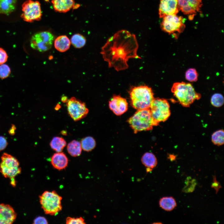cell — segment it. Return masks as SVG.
I'll list each match as a JSON object with an SVG mask.
<instances>
[{"label":"cell","instance_id":"12","mask_svg":"<svg viewBox=\"0 0 224 224\" xmlns=\"http://www.w3.org/2000/svg\"><path fill=\"white\" fill-rule=\"evenodd\" d=\"M179 10L184 14L189 15L192 19L195 14L199 12L202 5V0H177Z\"/></svg>","mask_w":224,"mask_h":224},{"label":"cell","instance_id":"16","mask_svg":"<svg viewBox=\"0 0 224 224\" xmlns=\"http://www.w3.org/2000/svg\"><path fill=\"white\" fill-rule=\"evenodd\" d=\"M51 163L54 168L61 170L65 169L68 166V159L63 152H57L54 153L51 157Z\"/></svg>","mask_w":224,"mask_h":224},{"label":"cell","instance_id":"6","mask_svg":"<svg viewBox=\"0 0 224 224\" xmlns=\"http://www.w3.org/2000/svg\"><path fill=\"white\" fill-rule=\"evenodd\" d=\"M39 199L41 208L46 214L55 215L62 210V198L55 191H44Z\"/></svg>","mask_w":224,"mask_h":224},{"label":"cell","instance_id":"5","mask_svg":"<svg viewBox=\"0 0 224 224\" xmlns=\"http://www.w3.org/2000/svg\"><path fill=\"white\" fill-rule=\"evenodd\" d=\"M21 169L18 160L14 156L4 153L1 157L0 172L6 178H9L13 187L16 185L15 177L21 174Z\"/></svg>","mask_w":224,"mask_h":224},{"label":"cell","instance_id":"1","mask_svg":"<svg viewBox=\"0 0 224 224\" xmlns=\"http://www.w3.org/2000/svg\"><path fill=\"white\" fill-rule=\"evenodd\" d=\"M138 48L135 35L123 30L108 40L100 53L109 67L119 71L128 68L127 62L129 58H140L137 54Z\"/></svg>","mask_w":224,"mask_h":224},{"label":"cell","instance_id":"37","mask_svg":"<svg viewBox=\"0 0 224 224\" xmlns=\"http://www.w3.org/2000/svg\"><path fill=\"white\" fill-rule=\"evenodd\" d=\"M61 100L63 102L65 103L67 102L68 100L67 96H64L62 97Z\"/></svg>","mask_w":224,"mask_h":224},{"label":"cell","instance_id":"4","mask_svg":"<svg viewBox=\"0 0 224 224\" xmlns=\"http://www.w3.org/2000/svg\"><path fill=\"white\" fill-rule=\"evenodd\" d=\"M171 91L179 103L184 107H189L195 100L201 97V95L197 93L192 85L189 83H175Z\"/></svg>","mask_w":224,"mask_h":224},{"label":"cell","instance_id":"10","mask_svg":"<svg viewBox=\"0 0 224 224\" xmlns=\"http://www.w3.org/2000/svg\"><path fill=\"white\" fill-rule=\"evenodd\" d=\"M163 18L161 27L163 31L169 34L182 32L185 28L184 19L176 14L166 16Z\"/></svg>","mask_w":224,"mask_h":224},{"label":"cell","instance_id":"14","mask_svg":"<svg viewBox=\"0 0 224 224\" xmlns=\"http://www.w3.org/2000/svg\"><path fill=\"white\" fill-rule=\"evenodd\" d=\"M177 0H160L159 9V17L176 14L179 12Z\"/></svg>","mask_w":224,"mask_h":224},{"label":"cell","instance_id":"28","mask_svg":"<svg viewBox=\"0 0 224 224\" xmlns=\"http://www.w3.org/2000/svg\"><path fill=\"white\" fill-rule=\"evenodd\" d=\"M185 182L186 185L183 188V191L185 193H190L193 191L196 184L195 180L188 177Z\"/></svg>","mask_w":224,"mask_h":224},{"label":"cell","instance_id":"23","mask_svg":"<svg viewBox=\"0 0 224 224\" xmlns=\"http://www.w3.org/2000/svg\"><path fill=\"white\" fill-rule=\"evenodd\" d=\"M66 145V142L64 139L59 137H54L50 143L51 148L57 152H62Z\"/></svg>","mask_w":224,"mask_h":224},{"label":"cell","instance_id":"20","mask_svg":"<svg viewBox=\"0 0 224 224\" xmlns=\"http://www.w3.org/2000/svg\"><path fill=\"white\" fill-rule=\"evenodd\" d=\"M54 43L55 48L61 52H64L68 50L71 44L69 39L65 35L58 36L55 39Z\"/></svg>","mask_w":224,"mask_h":224},{"label":"cell","instance_id":"33","mask_svg":"<svg viewBox=\"0 0 224 224\" xmlns=\"http://www.w3.org/2000/svg\"><path fill=\"white\" fill-rule=\"evenodd\" d=\"M213 182L212 184L211 187L215 189L216 192V194H217L219 189L222 188V187L220 183L217 180L215 175L213 176Z\"/></svg>","mask_w":224,"mask_h":224},{"label":"cell","instance_id":"38","mask_svg":"<svg viewBox=\"0 0 224 224\" xmlns=\"http://www.w3.org/2000/svg\"><path fill=\"white\" fill-rule=\"evenodd\" d=\"M175 156L174 155H170L169 156V159L171 161L174 160L175 159Z\"/></svg>","mask_w":224,"mask_h":224},{"label":"cell","instance_id":"36","mask_svg":"<svg viewBox=\"0 0 224 224\" xmlns=\"http://www.w3.org/2000/svg\"><path fill=\"white\" fill-rule=\"evenodd\" d=\"M16 128L14 124L12 125L11 128L8 131L9 133L12 135H14L15 133Z\"/></svg>","mask_w":224,"mask_h":224},{"label":"cell","instance_id":"7","mask_svg":"<svg viewBox=\"0 0 224 224\" xmlns=\"http://www.w3.org/2000/svg\"><path fill=\"white\" fill-rule=\"evenodd\" d=\"M149 109L152 117L159 124L166 121L170 115L169 103L164 99L154 98Z\"/></svg>","mask_w":224,"mask_h":224},{"label":"cell","instance_id":"15","mask_svg":"<svg viewBox=\"0 0 224 224\" xmlns=\"http://www.w3.org/2000/svg\"><path fill=\"white\" fill-rule=\"evenodd\" d=\"M17 214L10 205L0 204V224H11L16 219Z\"/></svg>","mask_w":224,"mask_h":224},{"label":"cell","instance_id":"3","mask_svg":"<svg viewBox=\"0 0 224 224\" xmlns=\"http://www.w3.org/2000/svg\"><path fill=\"white\" fill-rule=\"evenodd\" d=\"M127 122L135 133L151 130L159 124L152 117L149 108L137 110Z\"/></svg>","mask_w":224,"mask_h":224},{"label":"cell","instance_id":"24","mask_svg":"<svg viewBox=\"0 0 224 224\" xmlns=\"http://www.w3.org/2000/svg\"><path fill=\"white\" fill-rule=\"evenodd\" d=\"M80 143L82 149L87 152L93 149L96 145L95 140L91 136H87L83 138Z\"/></svg>","mask_w":224,"mask_h":224},{"label":"cell","instance_id":"39","mask_svg":"<svg viewBox=\"0 0 224 224\" xmlns=\"http://www.w3.org/2000/svg\"><path fill=\"white\" fill-rule=\"evenodd\" d=\"M61 106L59 104H57L55 107L56 110H58L61 108Z\"/></svg>","mask_w":224,"mask_h":224},{"label":"cell","instance_id":"2","mask_svg":"<svg viewBox=\"0 0 224 224\" xmlns=\"http://www.w3.org/2000/svg\"><path fill=\"white\" fill-rule=\"evenodd\" d=\"M129 93L131 105L137 110L149 108L154 98L151 88L146 85L132 87Z\"/></svg>","mask_w":224,"mask_h":224},{"label":"cell","instance_id":"17","mask_svg":"<svg viewBox=\"0 0 224 224\" xmlns=\"http://www.w3.org/2000/svg\"><path fill=\"white\" fill-rule=\"evenodd\" d=\"M51 2L54 10L60 13L68 12L75 3L74 0H52Z\"/></svg>","mask_w":224,"mask_h":224},{"label":"cell","instance_id":"25","mask_svg":"<svg viewBox=\"0 0 224 224\" xmlns=\"http://www.w3.org/2000/svg\"><path fill=\"white\" fill-rule=\"evenodd\" d=\"M70 42L72 45L77 48H81L85 44L86 40L85 38L79 34L73 35L71 38Z\"/></svg>","mask_w":224,"mask_h":224},{"label":"cell","instance_id":"19","mask_svg":"<svg viewBox=\"0 0 224 224\" xmlns=\"http://www.w3.org/2000/svg\"><path fill=\"white\" fill-rule=\"evenodd\" d=\"M18 0H0V14L8 15L16 9Z\"/></svg>","mask_w":224,"mask_h":224},{"label":"cell","instance_id":"32","mask_svg":"<svg viewBox=\"0 0 224 224\" xmlns=\"http://www.w3.org/2000/svg\"><path fill=\"white\" fill-rule=\"evenodd\" d=\"M8 56L6 51L0 48V65L5 63L7 60Z\"/></svg>","mask_w":224,"mask_h":224},{"label":"cell","instance_id":"35","mask_svg":"<svg viewBox=\"0 0 224 224\" xmlns=\"http://www.w3.org/2000/svg\"><path fill=\"white\" fill-rule=\"evenodd\" d=\"M8 145V142L6 138L2 136H0V151L5 149Z\"/></svg>","mask_w":224,"mask_h":224},{"label":"cell","instance_id":"9","mask_svg":"<svg viewBox=\"0 0 224 224\" xmlns=\"http://www.w3.org/2000/svg\"><path fill=\"white\" fill-rule=\"evenodd\" d=\"M21 18L25 21L32 22L40 20L42 16L41 5L38 1L27 0L22 5Z\"/></svg>","mask_w":224,"mask_h":224},{"label":"cell","instance_id":"31","mask_svg":"<svg viewBox=\"0 0 224 224\" xmlns=\"http://www.w3.org/2000/svg\"><path fill=\"white\" fill-rule=\"evenodd\" d=\"M66 222L68 224H86L84 219L81 217L77 218L68 217L66 218Z\"/></svg>","mask_w":224,"mask_h":224},{"label":"cell","instance_id":"21","mask_svg":"<svg viewBox=\"0 0 224 224\" xmlns=\"http://www.w3.org/2000/svg\"><path fill=\"white\" fill-rule=\"evenodd\" d=\"M159 204L161 208L167 211H172L177 206L175 199L172 197H162L160 200Z\"/></svg>","mask_w":224,"mask_h":224},{"label":"cell","instance_id":"22","mask_svg":"<svg viewBox=\"0 0 224 224\" xmlns=\"http://www.w3.org/2000/svg\"><path fill=\"white\" fill-rule=\"evenodd\" d=\"M67 150L69 154L72 156H79L82 151L80 142L76 140L71 141L68 144Z\"/></svg>","mask_w":224,"mask_h":224},{"label":"cell","instance_id":"27","mask_svg":"<svg viewBox=\"0 0 224 224\" xmlns=\"http://www.w3.org/2000/svg\"><path fill=\"white\" fill-rule=\"evenodd\" d=\"M224 102L223 96L220 93H215L212 95L211 99V104L215 107H219L222 106Z\"/></svg>","mask_w":224,"mask_h":224},{"label":"cell","instance_id":"26","mask_svg":"<svg viewBox=\"0 0 224 224\" xmlns=\"http://www.w3.org/2000/svg\"><path fill=\"white\" fill-rule=\"evenodd\" d=\"M213 143L218 146H221L224 142V133L223 129L217 130L213 133L211 137Z\"/></svg>","mask_w":224,"mask_h":224},{"label":"cell","instance_id":"29","mask_svg":"<svg viewBox=\"0 0 224 224\" xmlns=\"http://www.w3.org/2000/svg\"><path fill=\"white\" fill-rule=\"evenodd\" d=\"M198 77V74L196 70L194 68L188 69L185 72V78L190 82L197 81Z\"/></svg>","mask_w":224,"mask_h":224},{"label":"cell","instance_id":"18","mask_svg":"<svg viewBox=\"0 0 224 224\" xmlns=\"http://www.w3.org/2000/svg\"><path fill=\"white\" fill-rule=\"evenodd\" d=\"M141 161L142 164L146 167L147 172L152 171L156 167L157 163L156 156L151 152L145 153L142 156Z\"/></svg>","mask_w":224,"mask_h":224},{"label":"cell","instance_id":"11","mask_svg":"<svg viewBox=\"0 0 224 224\" xmlns=\"http://www.w3.org/2000/svg\"><path fill=\"white\" fill-rule=\"evenodd\" d=\"M66 106L68 114L74 121L83 119L89 112L85 103L75 97L68 100Z\"/></svg>","mask_w":224,"mask_h":224},{"label":"cell","instance_id":"8","mask_svg":"<svg viewBox=\"0 0 224 224\" xmlns=\"http://www.w3.org/2000/svg\"><path fill=\"white\" fill-rule=\"evenodd\" d=\"M54 39V35L49 31L38 32L31 38L30 45L32 48L40 52L46 51L52 47Z\"/></svg>","mask_w":224,"mask_h":224},{"label":"cell","instance_id":"30","mask_svg":"<svg viewBox=\"0 0 224 224\" xmlns=\"http://www.w3.org/2000/svg\"><path fill=\"white\" fill-rule=\"evenodd\" d=\"M11 73L10 67L7 64L0 65V78L3 79L8 77Z\"/></svg>","mask_w":224,"mask_h":224},{"label":"cell","instance_id":"13","mask_svg":"<svg viewBox=\"0 0 224 224\" xmlns=\"http://www.w3.org/2000/svg\"><path fill=\"white\" fill-rule=\"evenodd\" d=\"M110 109L115 115L119 116L126 112L128 103L126 99L119 95H114L109 102Z\"/></svg>","mask_w":224,"mask_h":224},{"label":"cell","instance_id":"40","mask_svg":"<svg viewBox=\"0 0 224 224\" xmlns=\"http://www.w3.org/2000/svg\"><path fill=\"white\" fill-rule=\"evenodd\" d=\"M61 133H62V134L63 135H65L67 134L66 132H65V131H62V132H61Z\"/></svg>","mask_w":224,"mask_h":224},{"label":"cell","instance_id":"34","mask_svg":"<svg viewBox=\"0 0 224 224\" xmlns=\"http://www.w3.org/2000/svg\"><path fill=\"white\" fill-rule=\"evenodd\" d=\"M33 224H48L47 219L44 217L38 216L36 217L33 221Z\"/></svg>","mask_w":224,"mask_h":224}]
</instances>
